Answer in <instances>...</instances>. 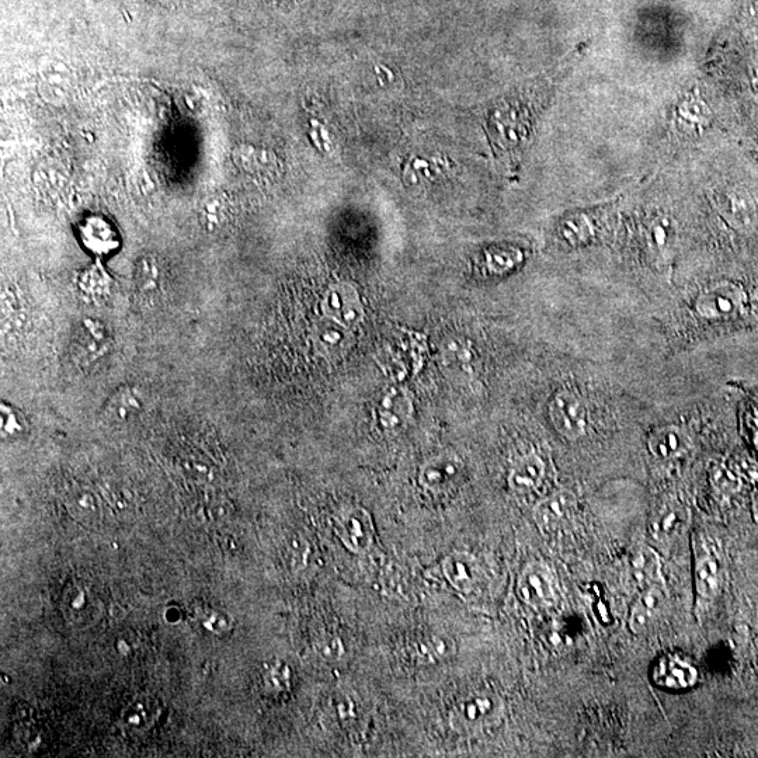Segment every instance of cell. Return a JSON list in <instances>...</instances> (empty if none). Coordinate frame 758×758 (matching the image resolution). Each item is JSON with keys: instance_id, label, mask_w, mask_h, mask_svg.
<instances>
[{"instance_id": "1", "label": "cell", "mask_w": 758, "mask_h": 758, "mask_svg": "<svg viewBox=\"0 0 758 758\" xmlns=\"http://www.w3.org/2000/svg\"><path fill=\"white\" fill-rule=\"evenodd\" d=\"M750 298L743 285L718 281L702 288L694 298L693 312L705 323L737 321L747 314Z\"/></svg>"}, {"instance_id": "2", "label": "cell", "mask_w": 758, "mask_h": 758, "mask_svg": "<svg viewBox=\"0 0 758 758\" xmlns=\"http://www.w3.org/2000/svg\"><path fill=\"white\" fill-rule=\"evenodd\" d=\"M549 420L562 438L569 443L583 440L591 427L589 401L575 388H562L549 403Z\"/></svg>"}, {"instance_id": "3", "label": "cell", "mask_w": 758, "mask_h": 758, "mask_svg": "<svg viewBox=\"0 0 758 758\" xmlns=\"http://www.w3.org/2000/svg\"><path fill=\"white\" fill-rule=\"evenodd\" d=\"M504 714V702L489 691H476L455 702L450 723L455 732L475 733L493 728Z\"/></svg>"}, {"instance_id": "4", "label": "cell", "mask_w": 758, "mask_h": 758, "mask_svg": "<svg viewBox=\"0 0 758 758\" xmlns=\"http://www.w3.org/2000/svg\"><path fill=\"white\" fill-rule=\"evenodd\" d=\"M113 339L104 323L97 319H83L73 329L71 336V357L73 363L83 371L95 370L110 356Z\"/></svg>"}, {"instance_id": "5", "label": "cell", "mask_w": 758, "mask_h": 758, "mask_svg": "<svg viewBox=\"0 0 758 758\" xmlns=\"http://www.w3.org/2000/svg\"><path fill=\"white\" fill-rule=\"evenodd\" d=\"M517 594L525 605L535 610L554 607L561 596L554 569L548 563L538 561L525 565L518 576Z\"/></svg>"}, {"instance_id": "6", "label": "cell", "mask_w": 758, "mask_h": 758, "mask_svg": "<svg viewBox=\"0 0 758 758\" xmlns=\"http://www.w3.org/2000/svg\"><path fill=\"white\" fill-rule=\"evenodd\" d=\"M335 530L343 547L351 554L365 555L374 545V521L364 507H343L336 514Z\"/></svg>"}, {"instance_id": "7", "label": "cell", "mask_w": 758, "mask_h": 758, "mask_svg": "<svg viewBox=\"0 0 758 758\" xmlns=\"http://www.w3.org/2000/svg\"><path fill=\"white\" fill-rule=\"evenodd\" d=\"M646 252L657 266H671L678 248V228L669 215H653L642 226Z\"/></svg>"}, {"instance_id": "8", "label": "cell", "mask_w": 758, "mask_h": 758, "mask_svg": "<svg viewBox=\"0 0 758 758\" xmlns=\"http://www.w3.org/2000/svg\"><path fill=\"white\" fill-rule=\"evenodd\" d=\"M690 517V509L686 504L677 497H666L649 518L650 538L659 545L671 544L687 530Z\"/></svg>"}, {"instance_id": "9", "label": "cell", "mask_w": 758, "mask_h": 758, "mask_svg": "<svg viewBox=\"0 0 758 758\" xmlns=\"http://www.w3.org/2000/svg\"><path fill=\"white\" fill-rule=\"evenodd\" d=\"M322 311L326 318L353 330L364 321V305L360 294L349 283L333 284L322 301Z\"/></svg>"}, {"instance_id": "10", "label": "cell", "mask_w": 758, "mask_h": 758, "mask_svg": "<svg viewBox=\"0 0 758 758\" xmlns=\"http://www.w3.org/2000/svg\"><path fill=\"white\" fill-rule=\"evenodd\" d=\"M464 471V462L457 454L443 452L424 462L419 471V483L427 492H448L460 483Z\"/></svg>"}, {"instance_id": "11", "label": "cell", "mask_w": 758, "mask_h": 758, "mask_svg": "<svg viewBox=\"0 0 758 758\" xmlns=\"http://www.w3.org/2000/svg\"><path fill=\"white\" fill-rule=\"evenodd\" d=\"M166 284V269L155 253L139 256L134 267V287L139 301L154 305L161 299Z\"/></svg>"}, {"instance_id": "12", "label": "cell", "mask_w": 758, "mask_h": 758, "mask_svg": "<svg viewBox=\"0 0 758 758\" xmlns=\"http://www.w3.org/2000/svg\"><path fill=\"white\" fill-rule=\"evenodd\" d=\"M441 570L452 589L465 596L474 593L481 583V565L478 559L468 552H451L441 561Z\"/></svg>"}, {"instance_id": "13", "label": "cell", "mask_w": 758, "mask_h": 758, "mask_svg": "<svg viewBox=\"0 0 758 758\" xmlns=\"http://www.w3.org/2000/svg\"><path fill=\"white\" fill-rule=\"evenodd\" d=\"M693 448V438L687 429L678 424L657 427L649 434L648 450L659 461H673L684 457Z\"/></svg>"}, {"instance_id": "14", "label": "cell", "mask_w": 758, "mask_h": 758, "mask_svg": "<svg viewBox=\"0 0 758 758\" xmlns=\"http://www.w3.org/2000/svg\"><path fill=\"white\" fill-rule=\"evenodd\" d=\"M694 556V584L697 596L702 601L714 600L722 586V563L718 555L707 545L698 548Z\"/></svg>"}, {"instance_id": "15", "label": "cell", "mask_w": 758, "mask_h": 758, "mask_svg": "<svg viewBox=\"0 0 758 758\" xmlns=\"http://www.w3.org/2000/svg\"><path fill=\"white\" fill-rule=\"evenodd\" d=\"M653 683L669 691H683L694 687L698 680V671L693 664L680 656L667 655L657 662L652 673Z\"/></svg>"}, {"instance_id": "16", "label": "cell", "mask_w": 758, "mask_h": 758, "mask_svg": "<svg viewBox=\"0 0 758 758\" xmlns=\"http://www.w3.org/2000/svg\"><path fill=\"white\" fill-rule=\"evenodd\" d=\"M666 603L664 587H648L636 598L629 611L628 627L634 635L648 634L653 625L659 620Z\"/></svg>"}, {"instance_id": "17", "label": "cell", "mask_w": 758, "mask_h": 758, "mask_svg": "<svg viewBox=\"0 0 758 758\" xmlns=\"http://www.w3.org/2000/svg\"><path fill=\"white\" fill-rule=\"evenodd\" d=\"M547 476V464L535 451L528 452L511 465L507 483L518 495H527L540 489Z\"/></svg>"}, {"instance_id": "18", "label": "cell", "mask_w": 758, "mask_h": 758, "mask_svg": "<svg viewBox=\"0 0 758 758\" xmlns=\"http://www.w3.org/2000/svg\"><path fill=\"white\" fill-rule=\"evenodd\" d=\"M575 509L572 493L556 492L545 497L534 509V521L542 534H555L562 527Z\"/></svg>"}, {"instance_id": "19", "label": "cell", "mask_w": 758, "mask_h": 758, "mask_svg": "<svg viewBox=\"0 0 758 758\" xmlns=\"http://www.w3.org/2000/svg\"><path fill=\"white\" fill-rule=\"evenodd\" d=\"M312 340L319 353L325 357H342L354 344V336L351 329L340 325L332 319L323 318L315 323L312 329Z\"/></svg>"}, {"instance_id": "20", "label": "cell", "mask_w": 758, "mask_h": 758, "mask_svg": "<svg viewBox=\"0 0 758 758\" xmlns=\"http://www.w3.org/2000/svg\"><path fill=\"white\" fill-rule=\"evenodd\" d=\"M458 645L455 638L448 634H430L422 636L410 646V656L419 666H434L444 663L457 655Z\"/></svg>"}, {"instance_id": "21", "label": "cell", "mask_w": 758, "mask_h": 758, "mask_svg": "<svg viewBox=\"0 0 758 758\" xmlns=\"http://www.w3.org/2000/svg\"><path fill=\"white\" fill-rule=\"evenodd\" d=\"M632 576L641 589L664 587L662 558L649 545H638L629 558Z\"/></svg>"}, {"instance_id": "22", "label": "cell", "mask_w": 758, "mask_h": 758, "mask_svg": "<svg viewBox=\"0 0 758 758\" xmlns=\"http://www.w3.org/2000/svg\"><path fill=\"white\" fill-rule=\"evenodd\" d=\"M715 205L722 218L735 228H747L756 219V205L749 194L742 190L716 194Z\"/></svg>"}, {"instance_id": "23", "label": "cell", "mask_w": 758, "mask_h": 758, "mask_svg": "<svg viewBox=\"0 0 758 758\" xmlns=\"http://www.w3.org/2000/svg\"><path fill=\"white\" fill-rule=\"evenodd\" d=\"M72 88V75L68 66L61 61L45 62L38 75V89L48 102L64 103Z\"/></svg>"}, {"instance_id": "24", "label": "cell", "mask_w": 758, "mask_h": 758, "mask_svg": "<svg viewBox=\"0 0 758 758\" xmlns=\"http://www.w3.org/2000/svg\"><path fill=\"white\" fill-rule=\"evenodd\" d=\"M232 201L222 191L208 194L201 201L198 221L207 234L221 235L232 221Z\"/></svg>"}, {"instance_id": "25", "label": "cell", "mask_w": 758, "mask_h": 758, "mask_svg": "<svg viewBox=\"0 0 758 758\" xmlns=\"http://www.w3.org/2000/svg\"><path fill=\"white\" fill-rule=\"evenodd\" d=\"M145 399L141 389L134 385L117 388L104 405V416L114 422L127 423L144 412Z\"/></svg>"}, {"instance_id": "26", "label": "cell", "mask_w": 758, "mask_h": 758, "mask_svg": "<svg viewBox=\"0 0 758 758\" xmlns=\"http://www.w3.org/2000/svg\"><path fill=\"white\" fill-rule=\"evenodd\" d=\"M556 236L562 245L580 248L589 245L597 236V224L594 218L584 212L563 218L556 228Z\"/></svg>"}, {"instance_id": "27", "label": "cell", "mask_w": 758, "mask_h": 758, "mask_svg": "<svg viewBox=\"0 0 758 758\" xmlns=\"http://www.w3.org/2000/svg\"><path fill=\"white\" fill-rule=\"evenodd\" d=\"M232 158L235 165L250 177H274L278 173L276 156L255 146L239 145Z\"/></svg>"}, {"instance_id": "28", "label": "cell", "mask_w": 758, "mask_h": 758, "mask_svg": "<svg viewBox=\"0 0 758 758\" xmlns=\"http://www.w3.org/2000/svg\"><path fill=\"white\" fill-rule=\"evenodd\" d=\"M410 410L412 408H410V402L406 398L405 392L392 389L385 395L381 406H379V424L388 433H398L408 422Z\"/></svg>"}, {"instance_id": "29", "label": "cell", "mask_w": 758, "mask_h": 758, "mask_svg": "<svg viewBox=\"0 0 758 758\" xmlns=\"http://www.w3.org/2000/svg\"><path fill=\"white\" fill-rule=\"evenodd\" d=\"M447 165L437 158H413L406 165L405 180L413 189L423 190L445 173Z\"/></svg>"}, {"instance_id": "30", "label": "cell", "mask_w": 758, "mask_h": 758, "mask_svg": "<svg viewBox=\"0 0 758 758\" xmlns=\"http://www.w3.org/2000/svg\"><path fill=\"white\" fill-rule=\"evenodd\" d=\"M82 238L86 246L97 253L110 252L117 243L116 234L109 222L99 217L88 218L83 222Z\"/></svg>"}, {"instance_id": "31", "label": "cell", "mask_w": 758, "mask_h": 758, "mask_svg": "<svg viewBox=\"0 0 758 758\" xmlns=\"http://www.w3.org/2000/svg\"><path fill=\"white\" fill-rule=\"evenodd\" d=\"M678 120L687 127L697 130L708 124L709 109L704 100L698 96H690L680 103L677 109Z\"/></svg>"}, {"instance_id": "32", "label": "cell", "mask_w": 758, "mask_h": 758, "mask_svg": "<svg viewBox=\"0 0 758 758\" xmlns=\"http://www.w3.org/2000/svg\"><path fill=\"white\" fill-rule=\"evenodd\" d=\"M2 434L5 437H19L26 430V420L19 410L10 405H2Z\"/></svg>"}, {"instance_id": "33", "label": "cell", "mask_w": 758, "mask_h": 758, "mask_svg": "<svg viewBox=\"0 0 758 758\" xmlns=\"http://www.w3.org/2000/svg\"><path fill=\"white\" fill-rule=\"evenodd\" d=\"M316 653L328 662H339L346 656V646L337 636H325L315 645Z\"/></svg>"}, {"instance_id": "34", "label": "cell", "mask_w": 758, "mask_h": 758, "mask_svg": "<svg viewBox=\"0 0 758 758\" xmlns=\"http://www.w3.org/2000/svg\"><path fill=\"white\" fill-rule=\"evenodd\" d=\"M291 673L288 666L285 664H274L271 666L267 673L264 674V684H266L269 690L274 693H280V691L287 690L290 686Z\"/></svg>"}, {"instance_id": "35", "label": "cell", "mask_w": 758, "mask_h": 758, "mask_svg": "<svg viewBox=\"0 0 758 758\" xmlns=\"http://www.w3.org/2000/svg\"><path fill=\"white\" fill-rule=\"evenodd\" d=\"M714 485L719 492L730 495L739 489V479L728 468L718 467L714 471Z\"/></svg>"}, {"instance_id": "36", "label": "cell", "mask_w": 758, "mask_h": 758, "mask_svg": "<svg viewBox=\"0 0 758 758\" xmlns=\"http://www.w3.org/2000/svg\"><path fill=\"white\" fill-rule=\"evenodd\" d=\"M750 430L753 436V444L758 451V406H754L753 412L750 413Z\"/></svg>"}, {"instance_id": "37", "label": "cell", "mask_w": 758, "mask_h": 758, "mask_svg": "<svg viewBox=\"0 0 758 758\" xmlns=\"http://www.w3.org/2000/svg\"><path fill=\"white\" fill-rule=\"evenodd\" d=\"M747 16L754 23H758V0H749L747 3Z\"/></svg>"}, {"instance_id": "38", "label": "cell", "mask_w": 758, "mask_h": 758, "mask_svg": "<svg viewBox=\"0 0 758 758\" xmlns=\"http://www.w3.org/2000/svg\"><path fill=\"white\" fill-rule=\"evenodd\" d=\"M266 2L271 3V5L276 6V8L287 10L292 8L297 0H266Z\"/></svg>"}]
</instances>
